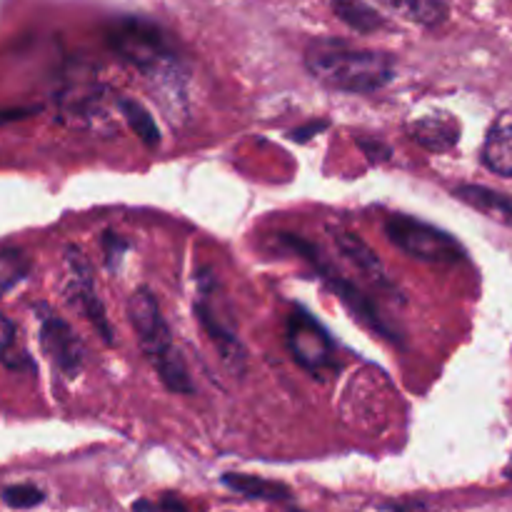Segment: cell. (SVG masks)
Wrapping results in <instances>:
<instances>
[{
	"instance_id": "484cf974",
	"label": "cell",
	"mask_w": 512,
	"mask_h": 512,
	"mask_svg": "<svg viewBox=\"0 0 512 512\" xmlns=\"http://www.w3.org/2000/svg\"><path fill=\"white\" fill-rule=\"evenodd\" d=\"M33 113V108H0V125L13 123V120L28 118Z\"/></svg>"
},
{
	"instance_id": "83f0119b",
	"label": "cell",
	"mask_w": 512,
	"mask_h": 512,
	"mask_svg": "<svg viewBox=\"0 0 512 512\" xmlns=\"http://www.w3.org/2000/svg\"><path fill=\"white\" fill-rule=\"evenodd\" d=\"M505 478L512 480V460H510V465H508V468H505Z\"/></svg>"
},
{
	"instance_id": "cb8c5ba5",
	"label": "cell",
	"mask_w": 512,
	"mask_h": 512,
	"mask_svg": "<svg viewBox=\"0 0 512 512\" xmlns=\"http://www.w3.org/2000/svg\"><path fill=\"white\" fill-rule=\"evenodd\" d=\"M323 128H328V123H325V120H318V123H308V125H303V128H298V130H293V133H290V140H298V143H305V140H310L313 138L315 133H320V130Z\"/></svg>"
},
{
	"instance_id": "7a4b0ae2",
	"label": "cell",
	"mask_w": 512,
	"mask_h": 512,
	"mask_svg": "<svg viewBox=\"0 0 512 512\" xmlns=\"http://www.w3.org/2000/svg\"><path fill=\"white\" fill-rule=\"evenodd\" d=\"M305 68L323 85L343 93H378L395 78V58L380 50L353 48L338 40L313 43L305 53Z\"/></svg>"
},
{
	"instance_id": "ba28073f",
	"label": "cell",
	"mask_w": 512,
	"mask_h": 512,
	"mask_svg": "<svg viewBox=\"0 0 512 512\" xmlns=\"http://www.w3.org/2000/svg\"><path fill=\"white\" fill-rule=\"evenodd\" d=\"M65 278H63V298L78 315H83L95 333L103 338V343L113 345V325L105 315L103 303L98 298L93 280V268L88 258L78 248H65Z\"/></svg>"
},
{
	"instance_id": "603a6c76",
	"label": "cell",
	"mask_w": 512,
	"mask_h": 512,
	"mask_svg": "<svg viewBox=\"0 0 512 512\" xmlns=\"http://www.w3.org/2000/svg\"><path fill=\"white\" fill-rule=\"evenodd\" d=\"M133 512H190L188 505L173 493H163L155 500L140 498L133 503Z\"/></svg>"
},
{
	"instance_id": "3957f363",
	"label": "cell",
	"mask_w": 512,
	"mask_h": 512,
	"mask_svg": "<svg viewBox=\"0 0 512 512\" xmlns=\"http://www.w3.org/2000/svg\"><path fill=\"white\" fill-rule=\"evenodd\" d=\"M128 320L135 330L140 350L158 373L160 383L175 395H193L195 383L180 350L175 348L168 320L150 288H138L128 300Z\"/></svg>"
},
{
	"instance_id": "9a60e30c",
	"label": "cell",
	"mask_w": 512,
	"mask_h": 512,
	"mask_svg": "<svg viewBox=\"0 0 512 512\" xmlns=\"http://www.w3.org/2000/svg\"><path fill=\"white\" fill-rule=\"evenodd\" d=\"M220 483L233 493L245 495L250 500H265V503H288L293 500V490L278 480L260 478V475H245V473H225Z\"/></svg>"
},
{
	"instance_id": "ac0fdd59",
	"label": "cell",
	"mask_w": 512,
	"mask_h": 512,
	"mask_svg": "<svg viewBox=\"0 0 512 512\" xmlns=\"http://www.w3.org/2000/svg\"><path fill=\"white\" fill-rule=\"evenodd\" d=\"M333 13L358 33H375L385 28V18L365 0H333Z\"/></svg>"
},
{
	"instance_id": "4fadbf2b",
	"label": "cell",
	"mask_w": 512,
	"mask_h": 512,
	"mask_svg": "<svg viewBox=\"0 0 512 512\" xmlns=\"http://www.w3.org/2000/svg\"><path fill=\"white\" fill-rule=\"evenodd\" d=\"M483 165L495 175L512 178V113H503L483 143Z\"/></svg>"
},
{
	"instance_id": "9c48e42d",
	"label": "cell",
	"mask_w": 512,
	"mask_h": 512,
	"mask_svg": "<svg viewBox=\"0 0 512 512\" xmlns=\"http://www.w3.org/2000/svg\"><path fill=\"white\" fill-rule=\"evenodd\" d=\"M40 348L63 378H75L85 365V345L63 318L45 305H38Z\"/></svg>"
},
{
	"instance_id": "d4e9b609",
	"label": "cell",
	"mask_w": 512,
	"mask_h": 512,
	"mask_svg": "<svg viewBox=\"0 0 512 512\" xmlns=\"http://www.w3.org/2000/svg\"><path fill=\"white\" fill-rule=\"evenodd\" d=\"M383 510L388 512H428L423 503H418V500H398V503H388L383 505Z\"/></svg>"
},
{
	"instance_id": "e0dca14e",
	"label": "cell",
	"mask_w": 512,
	"mask_h": 512,
	"mask_svg": "<svg viewBox=\"0 0 512 512\" xmlns=\"http://www.w3.org/2000/svg\"><path fill=\"white\" fill-rule=\"evenodd\" d=\"M115 105H118V113L123 115V120L130 125V130L143 140V145H148V148H158L160 130L158 125H155L153 115L145 110V105L133 98H125V95L115 98Z\"/></svg>"
},
{
	"instance_id": "5b68a950",
	"label": "cell",
	"mask_w": 512,
	"mask_h": 512,
	"mask_svg": "<svg viewBox=\"0 0 512 512\" xmlns=\"http://www.w3.org/2000/svg\"><path fill=\"white\" fill-rule=\"evenodd\" d=\"M195 288H198V295H195L193 313L198 318L200 328L208 335L213 348L218 350L225 368L233 375H243L245 365H248V355H245L243 340L238 335V323H235L233 308H230L223 285L215 278L213 270L203 268L195 278Z\"/></svg>"
},
{
	"instance_id": "ffe728a7",
	"label": "cell",
	"mask_w": 512,
	"mask_h": 512,
	"mask_svg": "<svg viewBox=\"0 0 512 512\" xmlns=\"http://www.w3.org/2000/svg\"><path fill=\"white\" fill-rule=\"evenodd\" d=\"M30 273V258L18 248L0 250V298L23 283Z\"/></svg>"
},
{
	"instance_id": "44dd1931",
	"label": "cell",
	"mask_w": 512,
	"mask_h": 512,
	"mask_svg": "<svg viewBox=\"0 0 512 512\" xmlns=\"http://www.w3.org/2000/svg\"><path fill=\"white\" fill-rule=\"evenodd\" d=\"M0 498H3V503L8 505V508L30 510V508H38V505L43 503L45 493L38 488V485L20 483V485H8V488H3Z\"/></svg>"
},
{
	"instance_id": "52a82bcc",
	"label": "cell",
	"mask_w": 512,
	"mask_h": 512,
	"mask_svg": "<svg viewBox=\"0 0 512 512\" xmlns=\"http://www.w3.org/2000/svg\"><path fill=\"white\" fill-rule=\"evenodd\" d=\"M288 350L295 363L315 378L325 380L340 370L338 350L328 330L305 308H295L288 318Z\"/></svg>"
},
{
	"instance_id": "7c38bea8",
	"label": "cell",
	"mask_w": 512,
	"mask_h": 512,
	"mask_svg": "<svg viewBox=\"0 0 512 512\" xmlns=\"http://www.w3.org/2000/svg\"><path fill=\"white\" fill-rule=\"evenodd\" d=\"M408 133L420 148L430 150V153H448V150H453L458 145L460 138L458 120L448 113L428 115V118L415 120V123H410Z\"/></svg>"
},
{
	"instance_id": "30bf717a",
	"label": "cell",
	"mask_w": 512,
	"mask_h": 512,
	"mask_svg": "<svg viewBox=\"0 0 512 512\" xmlns=\"http://www.w3.org/2000/svg\"><path fill=\"white\" fill-rule=\"evenodd\" d=\"M60 115L68 125L83 130H113L108 108H105V90L98 83H73L60 93Z\"/></svg>"
},
{
	"instance_id": "5bb4252c",
	"label": "cell",
	"mask_w": 512,
	"mask_h": 512,
	"mask_svg": "<svg viewBox=\"0 0 512 512\" xmlns=\"http://www.w3.org/2000/svg\"><path fill=\"white\" fill-rule=\"evenodd\" d=\"M453 195L460 200V203L470 205L478 213L488 215V218L498 220V223L508 225L512 228V195L500 193V190L488 188V185H458L453 188Z\"/></svg>"
},
{
	"instance_id": "8fae6325",
	"label": "cell",
	"mask_w": 512,
	"mask_h": 512,
	"mask_svg": "<svg viewBox=\"0 0 512 512\" xmlns=\"http://www.w3.org/2000/svg\"><path fill=\"white\" fill-rule=\"evenodd\" d=\"M333 243H335V248L340 250V255H343V258L348 260V263L353 265V268L358 270L360 275H365L370 283L385 285V288H390L383 263H380L378 255H375L373 250L368 248V243H365L360 235L350 233V230H343V228H335L333 230Z\"/></svg>"
},
{
	"instance_id": "6da1fadb",
	"label": "cell",
	"mask_w": 512,
	"mask_h": 512,
	"mask_svg": "<svg viewBox=\"0 0 512 512\" xmlns=\"http://www.w3.org/2000/svg\"><path fill=\"white\" fill-rule=\"evenodd\" d=\"M108 45L120 60L138 70L150 85L160 93L168 108L185 113V70L183 53L173 35L155 20L125 15L108 25Z\"/></svg>"
},
{
	"instance_id": "8992f818",
	"label": "cell",
	"mask_w": 512,
	"mask_h": 512,
	"mask_svg": "<svg viewBox=\"0 0 512 512\" xmlns=\"http://www.w3.org/2000/svg\"><path fill=\"white\" fill-rule=\"evenodd\" d=\"M385 238L400 250L423 263L453 265L465 260V248L445 230L425 223V220L410 218V215H390L385 220Z\"/></svg>"
},
{
	"instance_id": "4316f807",
	"label": "cell",
	"mask_w": 512,
	"mask_h": 512,
	"mask_svg": "<svg viewBox=\"0 0 512 512\" xmlns=\"http://www.w3.org/2000/svg\"><path fill=\"white\" fill-rule=\"evenodd\" d=\"M360 148H363V150H368V158H370V160H375V153H380V145H378V143H375V145L360 143ZM383 153H385V155H390L388 150H383ZM385 155H378V160H385Z\"/></svg>"
},
{
	"instance_id": "7402d4cb",
	"label": "cell",
	"mask_w": 512,
	"mask_h": 512,
	"mask_svg": "<svg viewBox=\"0 0 512 512\" xmlns=\"http://www.w3.org/2000/svg\"><path fill=\"white\" fill-rule=\"evenodd\" d=\"M100 248H103L105 268H108L110 273H115V270H120V263H123L130 243L123 238V235L113 233V230H105L103 238H100Z\"/></svg>"
},
{
	"instance_id": "277c9868",
	"label": "cell",
	"mask_w": 512,
	"mask_h": 512,
	"mask_svg": "<svg viewBox=\"0 0 512 512\" xmlns=\"http://www.w3.org/2000/svg\"><path fill=\"white\" fill-rule=\"evenodd\" d=\"M278 243H283L285 250H290V253H295L298 258H303L305 263L315 270V275H320V280L328 285L330 293H335V298H338L340 303L353 313V318H358L365 328L373 330L380 338L390 340V343H403L400 330L385 320L383 310L373 303V298H370L355 280H348L333 263H328L318 245L308 243V240H303L300 235L290 233H278Z\"/></svg>"
},
{
	"instance_id": "d6986e66",
	"label": "cell",
	"mask_w": 512,
	"mask_h": 512,
	"mask_svg": "<svg viewBox=\"0 0 512 512\" xmlns=\"http://www.w3.org/2000/svg\"><path fill=\"white\" fill-rule=\"evenodd\" d=\"M0 363L8 370H15V373L33 368L30 355L25 353V348L20 345L18 328H15L13 320L3 313H0Z\"/></svg>"
},
{
	"instance_id": "2e32d148",
	"label": "cell",
	"mask_w": 512,
	"mask_h": 512,
	"mask_svg": "<svg viewBox=\"0 0 512 512\" xmlns=\"http://www.w3.org/2000/svg\"><path fill=\"white\" fill-rule=\"evenodd\" d=\"M383 8L393 10L400 18L418 23L423 28H435L448 18V3L445 0H378Z\"/></svg>"
}]
</instances>
